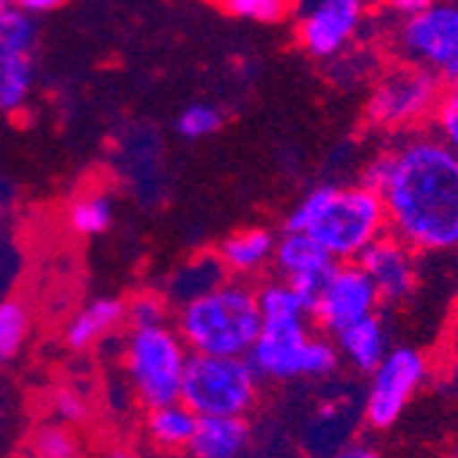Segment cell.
<instances>
[{
    "label": "cell",
    "instance_id": "12",
    "mask_svg": "<svg viewBox=\"0 0 458 458\" xmlns=\"http://www.w3.org/2000/svg\"><path fill=\"white\" fill-rule=\"evenodd\" d=\"M275 267L283 280L297 291L300 300L313 310L321 288L335 272L338 261L332 259L321 244H316L305 233H285L275 244Z\"/></svg>",
    "mask_w": 458,
    "mask_h": 458
},
{
    "label": "cell",
    "instance_id": "6",
    "mask_svg": "<svg viewBox=\"0 0 458 458\" xmlns=\"http://www.w3.org/2000/svg\"><path fill=\"white\" fill-rule=\"evenodd\" d=\"M179 401L195 418H244L259 401V377L247 357L190 354Z\"/></svg>",
    "mask_w": 458,
    "mask_h": 458
},
{
    "label": "cell",
    "instance_id": "21",
    "mask_svg": "<svg viewBox=\"0 0 458 458\" xmlns=\"http://www.w3.org/2000/svg\"><path fill=\"white\" fill-rule=\"evenodd\" d=\"M259 297V310H261V324L264 321H297L310 316V308L300 300V294L288 283H269L261 291H256Z\"/></svg>",
    "mask_w": 458,
    "mask_h": 458
},
{
    "label": "cell",
    "instance_id": "16",
    "mask_svg": "<svg viewBox=\"0 0 458 458\" xmlns=\"http://www.w3.org/2000/svg\"><path fill=\"white\" fill-rule=\"evenodd\" d=\"M123 318H127V302L118 297H99L72 316V321L66 324V344L74 352L89 349Z\"/></svg>",
    "mask_w": 458,
    "mask_h": 458
},
{
    "label": "cell",
    "instance_id": "13",
    "mask_svg": "<svg viewBox=\"0 0 458 458\" xmlns=\"http://www.w3.org/2000/svg\"><path fill=\"white\" fill-rule=\"evenodd\" d=\"M354 264L370 277L379 302H403L418 288V253L390 233L379 236Z\"/></svg>",
    "mask_w": 458,
    "mask_h": 458
},
{
    "label": "cell",
    "instance_id": "32",
    "mask_svg": "<svg viewBox=\"0 0 458 458\" xmlns=\"http://www.w3.org/2000/svg\"><path fill=\"white\" fill-rule=\"evenodd\" d=\"M434 4H439V0H387V6L393 12H398L403 20L406 17H414V14H420L426 9H431Z\"/></svg>",
    "mask_w": 458,
    "mask_h": 458
},
{
    "label": "cell",
    "instance_id": "8",
    "mask_svg": "<svg viewBox=\"0 0 458 458\" xmlns=\"http://www.w3.org/2000/svg\"><path fill=\"white\" fill-rule=\"evenodd\" d=\"M398 50L406 64L423 66L445 89L458 86V4H434L406 17L398 30Z\"/></svg>",
    "mask_w": 458,
    "mask_h": 458
},
{
    "label": "cell",
    "instance_id": "22",
    "mask_svg": "<svg viewBox=\"0 0 458 458\" xmlns=\"http://www.w3.org/2000/svg\"><path fill=\"white\" fill-rule=\"evenodd\" d=\"M66 220L77 236H99L113 225V203L107 195H82L69 206Z\"/></svg>",
    "mask_w": 458,
    "mask_h": 458
},
{
    "label": "cell",
    "instance_id": "25",
    "mask_svg": "<svg viewBox=\"0 0 458 458\" xmlns=\"http://www.w3.org/2000/svg\"><path fill=\"white\" fill-rule=\"evenodd\" d=\"M223 127V113L215 105H190L182 110V115L176 118V132L184 140H203L215 132H220Z\"/></svg>",
    "mask_w": 458,
    "mask_h": 458
},
{
    "label": "cell",
    "instance_id": "4",
    "mask_svg": "<svg viewBox=\"0 0 458 458\" xmlns=\"http://www.w3.org/2000/svg\"><path fill=\"white\" fill-rule=\"evenodd\" d=\"M259 379H324L341 365L338 346L329 338L310 335L308 321H264L261 335L247 354Z\"/></svg>",
    "mask_w": 458,
    "mask_h": 458
},
{
    "label": "cell",
    "instance_id": "17",
    "mask_svg": "<svg viewBox=\"0 0 458 458\" xmlns=\"http://www.w3.org/2000/svg\"><path fill=\"white\" fill-rule=\"evenodd\" d=\"M275 244H277V236L269 228H244V231L231 233L223 242L220 261L225 269L239 272V275L259 272L275 259Z\"/></svg>",
    "mask_w": 458,
    "mask_h": 458
},
{
    "label": "cell",
    "instance_id": "11",
    "mask_svg": "<svg viewBox=\"0 0 458 458\" xmlns=\"http://www.w3.org/2000/svg\"><path fill=\"white\" fill-rule=\"evenodd\" d=\"M365 0H316L297 25L300 45L313 58H335L357 36Z\"/></svg>",
    "mask_w": 458,
    "mask_h": 458
},
{
    "label": "cell",
    "instance_id": "28",
    "mask_svg": "<svg viewBox=\"0 0 458 458\" xmlns=\"http://www.w3.org/2000/svg\"><path fill=\"white\" fill-rule=\"evenodd\" d=\"M36 458H77V439L66 426H45L33 437Z\"/></svg>",
    "mask_w": 458,
    "mask_h": 458
},
{
    "label": "cell",
    "instance_id": "15",
    "mask_svg": "<svg viewBox=\"0 0 458 458\" xmlns=\"http://www.w3.org/2000/svg\"><path fill=\"white\" fill-rule=\"evenodd\" d=\"M335 346H338L341 360H346L354 370L373 373L377 365L385 360V354L390 352L385 321L377 313V316H368V318L346 327L344 332L335 335Z\"/></svg>",
    "mask_w": 458,
    "mask_h": 458
},
{
    "label": "cell",
    "instance_id": "3",
    "mask_svg": "<svg viewBox=\"0 0 458 458\" xmlns=\"http://www.w3.org/2000/svg\"><path fill=\"white\" fill-rule=\"evenodd\" d=\"M179 338L192 354L247 357L261 335L256 291L242 283H223L179 308Z\"/></svg>",
    "mask_w": 458,
    "mask_h": 458
},
{
    "label": "cell",
    "instance_id": "20",
    "mask_svg": "<svg viewBox=\"0 0 458 458\" xmlns=\"http://www.w3.org/2000/svg\"><path fill=\"white\" fill-rule=\"evenodd\" d=\"M33 89L30 53H0V113L25 107Z\"/></svg>",
    "mask_w": 458,
    "mask_h": 458
},
{
    "label": "cell",
    "instance_id": "26",
    "mask_svg": "<svg viewBox=\"0 0 458 458\" xmlns=\"http://www.w3.org/2000/svg\"><path fill=\"white\" fill-rule=\"evenodd\" d=\"M220 4L231 17L272 25V22H280L291 12L294 0H220Z\"/></svg>",
    "mask_w": 458,
    "mask_h": 458
},
{
    "label": "cell",
    "instance_id": "23",
    "mask_svg": "<svg viewBox=\"0 0 458 458\" xmlns=\"http://www.w3.org/2000/svg\"><path fill=\"white\" fill-rule=\"evenodd\" d=\"M30 329L28 308L20 300H0V365L12 362L25 341Z\"/></svg>",
    "mask_w": 458,
    "mask_h": 458
},
{
    "label": "cell",
    "instance_id": "14",
    "mask_svg": "<svg viewBox=\"0 0 458 458\" xmlns=\"http://www.w3.org/2000/svg\"><path fill=\"white\" fill-rule=\"evenodd\" d=\"M250 439H253V428L244 418H198L187 453L192 458H242Z\"/></svg>",
    "mask_w": 458,
    "mask_h": 458
},
{
    "label": "cell",
    "instance_id": "27",
    "mask_svg": "<svg viewBox=\"0 0 458 458\" xmlns=\"http://www.w3.org/2000/svg\"><path fill=\"white\" fill-rule=\"evenodd\" d=\"M431 123H434V135L458 157V86L442 91Z\"/></svg>",
    "mask_w": 458,
    "mask_h": 458
},
{
    "label": "cell",
    "instance_id": "19",
    "mask_svg": "<svg viewBox=\"0 0 458 458\" xmlns=\"http://www.w3.org/2000/svg\"><path fill=\"white\" fill-rule=\"evenodd\" d=\"M225 267L220 261V256H200V259H192L187 267H182L176 275H174V285H171V297L184 305L195 297H203L215 291L217 285L225 283Z\"/></svg>",
    "mask_w": 458,
    "mask_h": 458
},
{
    "label": "cell",
    "instance_id": "5",
    "mask_svg": "<svg viewBox=\"0 0 458 458\" xmlns=\"http://www.w3.org/2000/svg\"><path fill=\"white\" fill-rule=\"evenodd\" d=\"M187 346L168 324L132 327L123 349V368L138 401L148 409L176 403L182 395Z\"/></svg>",
    "mask_w": 458,
    "mask_h": 458
},
{
    "label": "cell",
    "instance_id": "2",
    "mask_svg": "<svg viewBox=\"0 0 458 458\" xmlns=\"http://www.w3.org/2000/svg\"><path fill=\"white\" fill-rule=\"evenodd\" d=\"M283 231L305 233L338 264H354L387 233V215L382 198L362 184H321L305 192L285 215Z\"/></svg>",
    "mask_w": 458,
    "mask_h": 458
},
{
    "label": "cell",
    "instance_id": "7",
    "mask_svg": "<svg viewBox=\"0 0 458 458\" xmlns=\"http://www.w3.org/2000/svg\"><path fill=\"white\" fill-rule=\"evenodd\" d=\"M445 86L437 74L414 64L390 66L368 97V118L373 127L390 132H414L434 118Z\"/></svg>",
    "mask_w": 458,
    "mask_h": 458
},
{
    "label": "cell",
    "instance_id": "31",
    "mask_svg": "<svg viewBox=\"0 0 458 458\" xmlns=\"http://www.w3.org/2000/svg\"><path fill=\"white\" fill-rule=\"evenodd\" d=\"M66 0H14V6L28 14V17H36V14H47V12H55L58 6H64Z\"/></svg>",
    "mask_w": 458,
    "mask_h": 458
},
{
    "label": "cell",
    "instance_id": "34",
    "mask_svg": "<svg viewBox=\"0 0 458 458\" xmlns=\"http://www.w3.org/2000/svg\"><path fill=\"white\" fill-rule=\"evenodd\" d=\"M107 458H138V455H135L132 450H113Z\"/></svg>",
    "mask_w": 458,
    "mask_h": 458
},
{
    "label": "cell",
    "instance_id": "35",
    "mask_svg": "<svg viewBox=\"0 0 458 458\" xmlns=\"http://www.w3.org/2000/svg\"><path fill=\"white\" fill-rule=\"evenodd\" d=\"M4 215H6V209H4V203H0V220H4Z\"/></svg>",
    "mask_w": 458,
    "mask_h": 458
},
{
    "label": "cell",
    "instance_id": "10",
    "mask_svg": "<svg viewBox=\"0 0 458 458\" xmlns=\"http://www.w3.org/2000/svg\"><path fill=\"white\" fill-rule=\"evenodd\" d=\"M377 308H379V294L373 288L370 277L357 264H338L327 285L321 288L310 316L324 332L335 338L346 327L368 316H377Z\"/></svg>",
    "mask_w": 458,
    "mask_h": 458
},
{
    "label": "cell",
    "instance_id": "33",
    "mask_svg": "<svg viewBox=\"0 0 458 458\" xmlns=\"http://www.w3.org/2000/svg\"><path fill=\"white\" fill-rule=\"evenodd\" d=\"M332 458H382L379 450H373L370 445H344L341 450L332 453Z\"/></svg>",
    "mask_w": 458,
    "mask_h": 458
},
{
    "label": "cell",
    "instance_id": "18",
    "mask_svg": "<svg viewBox=\"0 0 458 458\" xmlns=\"http://www.w3.org/2000/svg\"><path fill=\"white\" fill-rule=\"evenodd\" d=\"M195 428H198V418L182 401L148 409V420H146L148 439L165 453L187 450L195 437Z\"/></svg>",
    "mask_w": 458,
    "mask_h": 458
},
{
    "label": "cell",
    "instance_id": "1",
    "mask_svg": "<svg viewBox=\"0 0 458 458\" xmlns=\"http://www.w3.org/2000/svg\"><path fill=\"white\" fill-rule=\"evenodd\" d=\"M382 198L387 233L414 253L458 250V157L434 132H403L360 179Z\"/></svg>",
    "mask_w": 458,
    "mask_h": 458
},
{
    "label": "cell",
    "instance_id": "24",
    "mask_svg": "<svg viewBox=\"0 0 458 458\" xmlns=\"http://www.w3.org/2000/svg\"><path fill=\"white\" fill-rule=\"evenodd\" d=\"M36 22L22 14L14 0H0V53H30Z\"/></svg>",
    "mask_w": 458,
    "mask_h": 458
},
{
    "label": "cell",
    "instance_id": "9",
    "mask_svg": "<svg viewBox=\"0 0 458 458\" xmlns=\"http://www.w3.org/2000/svg\"><path fill=\"white\" fill-rule=\"evenodd\" d=\"M428 377V360L411 346H395L370 373L362 414L373 428H390Z\"/></svg>",
    "mask_w": 458,
    "mask_h": 458
},
{
    "label": "cell",
    "instance_id": "30",
    "mask_svg": "<svg viewBox=\"0 0 458 458\" xmlns=\"http://www.w3.org/2000/svg\"><path fill=\"white\" fill-rule=\"evenodd\" d=\"M127 316L132 327H159L165 324V302L154 294H143L127 305Z\"/></svg>",
    "mask_w": 458,
    "mask_h": 458
},
{
    "label": "cell",
    "instance_id": "36",
    "mask_svg": "<svg viewBox=\"0 0 458 458\" xmlns=\"http://www.w3.org/2000/svg\"><path fill=\"white\" fill-rule=\"evenodd\" d=\"M450 458H458V450H455V453H453V455H450Z\"/></svg>",
    "mask_w": 458,
    "mask_h": 458
},
{
    "label": "cell",
    "instance_id": "29",
    "mask_svg": "<svg viewBox=\"0 0 458 458\" xmlns=\"http://www.w3.org/2000/svg\"><path fill=\"white\" fill-rule=\"evenodd\" d=\"M53 411L64 426H77L89 418V401L69 387H61L53 395Z\"/></svg>",
    "mask_w": 458,
    "mask_h": 458
}]
</instances>
